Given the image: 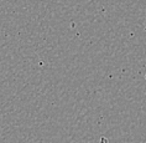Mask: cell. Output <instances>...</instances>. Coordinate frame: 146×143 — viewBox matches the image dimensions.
I'll list each match as a JSON object with an SVG mask.
<instances>
[]
</instances>
